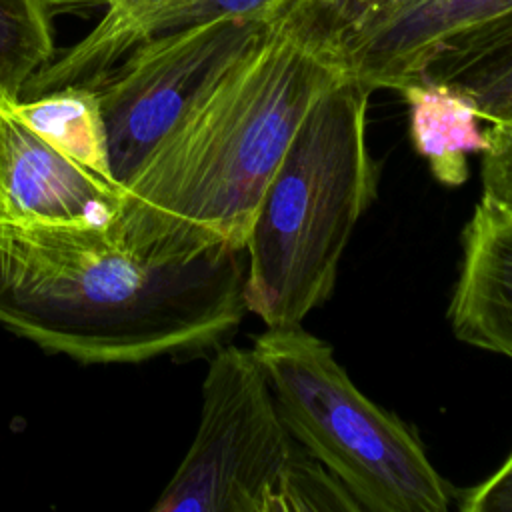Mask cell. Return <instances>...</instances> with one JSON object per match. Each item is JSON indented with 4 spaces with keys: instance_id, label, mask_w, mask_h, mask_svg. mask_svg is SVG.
I'll return each instance as SVG.
<instances>
[{
    "instance_id": "3957f363",
    "label": "cell",
    "mask_w": 512,
    "mask_h": 512,
    "mask_svg": "<svg viewBox=\"0 0 512 512\" xmlns=\"http://www.w3.org/2000/svg\"><path fill=\"white\" fill-rule=\"evenodd\" d=\"M374 90L346 74L306 112L246 242L244 304L266 328H292L324 304L350 234L376 198L366 142Z\"/></svg>"
},
{
    "instance_id": "5b68a950",
    "label": "cell",
    "mask_w": 512,
    "mask_h": 512,
    "mask_svg": "<svg viewBox=\"0 0 512 512\" xmlns=\"http://www.w3.org/2000/svg\"><path fill=\"white\" fill-rule=\"evenodd\" d=\"M154 512L360 510L286 428L252 350L222 344L202 384L200 424Z\"/></svg>"
},
{
    "instance_id": "277c9868",
    "label": "cell",
    "mask_w": 512,
    "mask_h": 512,
    "mask_svg": "<svg viewBox=\"0 0 512 512\" xmlns=\"http://www.w3.org/2000/svg\"><path fill=\"white\" fill-rule=\"evenodd\" d=\"M278 412L366 512H446L456 490L396 414L364 396L332 346L302 330L266 328L252 344Z\"/></svg>"
},
{
    "instance_id": "9c48e42d",
    "label": "cell",
    "mask_w": 512,
    "mask_h": 512,
    "mask_svg": "<svg viewBox=\"0 0 512 512\" xmlns=\"http://www.w3.org/2000/svg\"><path fill=\"white\" fill-rule=\"evenodd\" d=\"M448 320L460 342L512 358V210L486 196L462 230Z\"/></svg>"
},
{
    "instance_id": "4fadbf2b",
    "label": "cell",
    "mask_w": 512,
    "mask_h": 512,
    "mask_svg": "<svg viewBox=\"0 0 512 512\" xmlns=\"http://www.w3.org/2000/svg\"><path fill=\"white\" fill-rule=\"evenodd\" d=\"M14 112L44 140L92 174L114 182L106 132L92 86H64L12 102Z\"/></svg>"
},
{
    "instance_id": "8992f818",
    "label": "cell",
    "mask_w": 512,
    "mask_h": 512,
    "mask_svg": "<svg viewBox=\"0 0 512 512\" xmlns=\"http://www.w3.org/2000/svg\"><path fill=\"white\" fill-rule=\"evenodd\" d=\"M266 20L228 16L156 36L132 48L92 86L110 172L120 188L198 96L252 44Z\"/></svg>"
},
{
    "instance_id": "52a82bcc",
    "label": "cell",
    "mask_w": 512,
    "mask_h": 512,
    "mask_svg": "<svg viewBox=\"0 0 512 512\" xmlns=\"http://www.w3.org/2000/svg\"><path fill=\"white\" fill-rule=\"evenodd\" d=\"M122 188L60 152L0 102V228L88 226L118 218Z\"/></svg>"
},
{
    "instance_id": "6da1fadb",
    "label": "cell",
    "mask_w": 512,
    "mask_h": 512,
    "mask_svg": "<svg viewBox=\"0 0 512 512\" xmlns=\"http://www.w3.org/2000/svg\"><path fill=\"white\" fill-rule=\"evenodd\" d=\"M346 74L304 8L282 2L122 186L112 240L144 262L244 252L300 122Z\"/></svg>"
},
{
    "instance_id": "8fae6325",
    "label": "cell",
    "mask_w": 512,
    "mask_h": 512,
    "mask_svg": "<svg viewBox=\"0 0 512 512\" xmlns=\"http://www.w3.org/2000/svg\"><path fill=\"white\" fill-rule=\"evenodd\" d=\"M418 80L460 92L486 124L512 126V6L448 38Z\"/></svg>"
},
{
    "instance_id": "5bb4252c",
    "label": "cell",
    "mask_w": 512,
    "mask_h": 512,
    "mask_svg": "<svg viewBox=\"0 0 512 512\" xmlns=\"http://www.w3.org/2000/svg\"><path fill=\"white\" fill-rule=\"evenodd\" d=\"M54 56L50 0H0V102L20 100Z\"/></svg>"
},
{
    "instance_id": "2e32d148",
    "label": "cell",
    "mask_w": 512,
    "mask_h": 512,
    "mask_svg": "<svg viewBox=\"0 0 512 512\" xmlns=\"http://www.w3.org/2000/svg\"><path fill=\"white\" fill-rule=\"evenodd\" d=\"M488 146L482 152V196L512 210V126H486Z\"/></svg>"
},
{
    "instance_id": "9a60e30c",
    "label": "cell",
    "mask_w": 512,
    "mask_h": 512,
    "mask_svg": "<svg viewBox=\"0 0 512 512\" xmlns=\"http://www.w3.org/2000/svg\"><path fill=\"white\" fill-rule=\"evenodd\" d=\"M338 54L416 0H296Z\"/></svg>"
},
{
    "instance_id": "7a4b0ae2",
    "label": "cell",
    "mask_w": 512,
    "mask_h": 512,
    "mask_svg": "<svg viewBox=\"0 0 512 512\" xmlns=\"http://www.w3.org/2000/svg\"><path fill=\"white\" fill-rule=\"evenodd\" d=\"M240 254L144 262L104 228H0V326L82 364L194 358L248 312Z\"/></svg>"
},
{
    "instance_id": "30bf717a",
    "label": "cell",
    "mask_w": 512,
    "mask_h": 512,
    "mask_svg": "<svg viewBox=\"0 0 512 512\" xmlns=\"http://www.w3.org/2000/svg\"><path fill=\"white\" fill-rule=\"evenodd\" d=\"M512 6V0H416L352 40L340 58L372 90H402L454 34Z\"/></svg>"
},
{
    "instance_id": "ba28073f",
    "label": "cell",
    "mask_w": 512,
    "mask_h": 512,
    "mask_svg": "<svg viewBox=\"0 0 512 512\" xmlns=\"http://www.w3.org/2000/svg\"><path fill=\"white\" fill-rule=\"evenodd\" d=\"M286 0H102L96 26L56 54L22 98L64 86H94L138 44L216 18H268Z\"/></svg>"
},
{
    "instance_id": "e0dca14e",
    "label": "cell",
    "mask_w": 512,
    "mask_h": 512,
    "mask_svg": "<svg viewBox=\"0 0 512 512\" xmlns=\"http://www.w3.org/2000/svg\"><path fill=\"white\" fill-rule=\"evenodd\" d=\"M458 508L464 512H512V452L486 480L458 492Z\"/></svg>"
},
{
    "instance_id": "7c38bea8",
    "label": "cell",
    "mask_w": 512,
    "mask_h": 512,
    "mask_svg": "<svg viewBox=\"0 0 512 512\" xmlns=\"http://www.w3.org/2000/svg\"><path fill=\"white\" fill-rule=\"evenodd\" d=\"M408 106L410 140L428 162L432 176L444 186H460L468 178V154L488 146L482 118L460 92L416 80L398 90Z\"/></svg>"
}]
</instances>
